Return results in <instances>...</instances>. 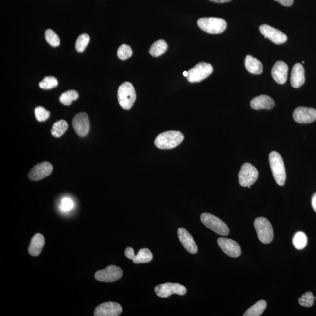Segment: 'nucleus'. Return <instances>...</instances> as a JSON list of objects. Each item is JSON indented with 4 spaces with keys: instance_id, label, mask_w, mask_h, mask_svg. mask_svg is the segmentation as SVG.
Returning <instances> with one entry per match:
<instances>
[{
    "instance_id": "obj_3",
    "label": "nucleus",
    "mask_w": 316,
    "mask_h": 316,
    "mask_svg": "<svg viewBox=\"0 0 316 316\" xmlns=\"http://www.w3.org/2000/svg\"><path fill=\"white\" fill-rule=\"evenodd\" d=\"M119 105L124 110H130L136 99V91L130 82H126L120 86L118 90Z\"/></svg>"
},
{
    "instance_id": "obj_13",
    "label": "nucleus",
    "mask_w": 316,
    "mask_h": 316,
    "mask_svg": "<svg viewBox=\"0 0 316 316\" xmlns=\"http://www.w3.org/2000/svg\"><path fill=\"white\" fill-rule=\"evenodd\" d=\"M53 171V166L50 162H42L32 168L28 176L32 181H38L48 176Z\"/></svg>"
},
{
    "instance_id": "obj_14",
    "label": "nucleus",
    "mask_w": 316,
    "mask_h": 316,
    "mask_svg": "<svg viewBox=\"0 0 316 316\" xmlns=\"http://www.w3.org/2000/svg\"><path fill=\"white\" fill-rule=\"evenodd\" d=\"M217 242L220 248L228 256L236 258L241 255L240 246L236 241L229 239V238H219Z\"/></svg>"
},
{
    "instance_id": "obj_11",
    "label": "nucleus",
    "mask_w": 316,
    "mask_h": 316,
    "mask_svg": "<svg viewBox=\"0 0 316 316\" xmlns=\"http://www.w3.org/2000/svg\"><path fill=\"white\" fill-rule=\"evenodd\" d=\"M261 33L266 38H268L277 45L282 44L286 42L288 38L285 34L271 26L266 24L261 25L259 28Z\"/></svg>"
},
{
    "instance_id": "obj_17",
    "label": "nucleus",
    "mask_w": 316,
    "mask_h": 316,
    "mask_svg": "<svg viewBox=\"0 0 316 316\" xmlns=\"http://www.w3.org/2000/svg\"><path fill=\"white\" fill-rule=\"evenodd\" d=\"M125 255L126 257L133 261L136 264L145 263L150 262L153 258L152 252L148 248H142L140 249L137 255L134 254L133 248L128 247L125 251Z\"/></svg>"
},
{
    "instance_id": "obj_7",
    "label": "nucleus",
    "mask_w": 316,
    "mask_h": 316,
    "mask_svg": "<svg viewBox=\"0 0 316 316\" xmlns=\"http://www.w3.org/2000/svg\"><path fill=\"white\" fill-rule=\"evenodd\" d=\"M213 71V68L209 63L200 62L188 71L187 80L191 83L200 82L211 75Z\"/></svg>"
},
{
    "instance_id": "obj_24",
    "label": "nucleus",
    "mask_w": 316,
    "mask_h": 316,
    "mask_svg": "<svg viewBox=\"0 0 316 316\" xmlns=\"http://www.w3.org/2000/svg\"><path fill=\"white\" fill-rule=\"evenodd\" d=\"M168 45L164 40H158L152 45L149 53L151 55L157 57L161 56L167 50Z\"/></svg>"
},
{
    "instance_id": "obj_19",
    "label": "nucleus",
    "mask_w": 316,
    "mask_h": 316,
    "mask_svg": "<svg viewBox=\"0 0 316 316\" xmlns=\"http://www.w3.org/2000/svg\"><path fill=\"white\" fill-rule=\"evenodd\" d=\"M177 234L181 243L187 251L192 254H196L198 251L197 244L189 232L185 228H180L178 229Z\"/></svg>"
},
{
    "instance_id": "obj_6",
    "label": "nucleus",
    "mask_w": 316,
    "mask_h": 316,
    "mask_svg": "<svg viewBox=\"0 0 316 316\" xmlns=\"http://www.w3.org/2000/svg\"><path fill=\"white\" fill-rule=\"evenodd\" d=\"M201 221L207 228L213 231L218 234L226 236L229 232V229L220 218L209 213H203L201 215Z\"/></svg>"
},
{
    "instance_id": "obj_35",
    "label": "nucleus",
    "mask_w": 316,
    "mask_h": 316,
    "mask_svg": "<svg viewBox=\"0 0 316 316\" xmlns=\"http://www.w3.org/2000/svg\"><path fill=\"white\" fill-rule=\"evenodd\" d=\"M74 204L72 199L70 197H64L62 199L60 205V210L63 212L70 211L74 208Z\"/></svg>"
},
{
    "instance_id": "obj_1",
    "label": "nucleus",
    "mask_w": 316,
    "mask_h": 316,
    "mask_svg": "<svg viewBox=\"0 0 316 316\" xmlns=\"http://www.w3.org/2000/svg\"><path fill=\"white\" fill-rule=\"evenodd\" d=\"M183 134L180 131H169L160 134L155 140V145L161 149H170L176 147L182 142Z\"/></svg>"
},
{
    "instance_id": "obj_32",
    "label": "nucleus",
    "mask_w": 316,
    "mask_h": 316,
    "mask_svg": "<svg viewBox=\"0 0 316 316\" xmlns=\"http://www.w3.org/2000/svg\"><path fill=\"white\" fill-rule=\"evenodd\" d=\"M39 87L45 90L56 88L58 85V81L54 77H45L44 80L39 83Z\"/></svg>"
},
{
    "instance_id": "obj_28",
    "label": "nucleus",
    "mask_w": 316,
    "mask_h": 316,
    "mask_svg": "<svg viewBox=\"0 0 316 316\" xmlns=\"http://www.w3.org/2000/svg\"><path fill=\"white\" fill-rule=\"evenodd\" d=\"M293 244L296 249L301 250L305 248L307 243V238L303 232H298L294 235L292 240Z\"/></svg>"
},
{
    "instance_id": "obj_22",
    "label": "nucleus",
    "mask_w": 316,
    "mask_h": 316,
    "mask_svg": "<svg viewBox=\"0 0 316 316\" xmlns=\"http://www.w3.org/2000/svg\"><path fill=\"white\" fill-rule=\"evenodd\" d=\"M45 238L41 234H36L32 238L28 252L33 257H37L41 252L45 245Z\"/></svg>"
},
{
    "instance_id": "obj_37",
    "label": "nucleus",
    "mask_w": 316,
    "mask_h": 316,
    "mask_svg": "<svg viewBox=\"0 0 316 316\" xmlns=\"http://www.w3.org/2000/svg\"><path fill=\"white\" fill-rule=\"evenodd\" d=\"M312 205L313 210L316 212V193L313 195L312 199Z\"/></svg>"
},
{
    "instance_id": "obj_4",
    "label": "nucleus",
    "mask_w": 316,
    "mask_h": 316,
    "mask_svg": "<svg viewBox=\"0 0 316 316\" xmlns=\"http://www.w3.org/2000/svg\"><path fill=\"white\" fill-rule=\"evenodd\" d=\"M200 28L209 34H220L225 31L227 24L225 20L216 17H205L198 20Z\"/></svg>"
},
{
    "instance_id": "obj_25",
    "label": "nucleus",
    "mask_w": 316,
    "mask_h": 316,
    "mask_svg": "<svg viewBox=\"0 0 316 316\" xmlns=\"http://www.w3.org/2000/svg\"><path fill=\"white\" fill-rule=\"evenodd\" d=\"M267 303L265 300H261L250 307L244 313V316H259L266 309Z\"/></svg>"
},
{
    "instance_id": "obj_38",
    "label": "nucleus",
    "mask_w": 316,
    "mask_h": 316,
    "mask_svg": "<svg viewBox=\"0 0 316 316\" xmlns=\"http://www.w3.org/2000/svg\"><path fill=\"white\" fill-rule=\"evenodd\" d=\"M209 1L215 2V3H225V2L231 1L232 0H209Z\"/></svg>"
},
{
    "instance_id": "obj_29",
    "label": "nucleus",
    "mask_w": 316,
    "mask_h": 316,
    "mask_svg": "<svg viewBox=\"0 0 316 316\" xmlns=\"http://www.w3.org/2000/svg\"><path fill=\"white\" fill-rule=\"evenodd\" d=\"M45 36L46 41L52 47H56L60 45V39L58 35H57L55 32L51 29H48L45 31Z\"/></svg>"
},
{
    "instance_id": "obj_36",
    "label": "nucleus",
    "mask_w": 316,
    "mask_h": 316,
    "mask_svg": "<svg viewBox=\"0 0 316 316\" xmlns=\"http://www.w3.org/2000/svg\"><path fill=\"white\" fill-rule=\"evenodd\" d=\"M275 1L286 7L291 6L294 2V0H275Z\"/></svg>"
},
{
    "instance_id": "obj_21",
    "label": "nucleus",
    "mask_w": 316,
    "mask_h": 316,
    "mask_svg": "<svg viewBox=\"0 0 316 316\" xmlns=\"http://www.w3.org/2000/svg\"><path fill=\"white\" fill-rule=\"evenodd\" d=\"M305 82L304 69L301 63H297L292 68L291 83L293 88H298Z\"/></svg>"
},
{
    "instance_id": "obj_2",
    "label": "nucleus",
    "mask_w": 316,
    "mask_h": 316,
    "mask_svg": "<svg viewBox=\"0 0 316 316\" xmlns=\"http://www.w3.org/2000/svg\"><path fill=\"white\" fill-rule=\"evenodd\" d=\"M269 160L276 182L279 186H283L285 183L286 175L282 158L277 152L273 151L269 154Z\"/></svg>"
},
{
    "instance_id": "obj_30",
    "label": "nucleus",
    "mask_w": 316,
    "mask_h": 316,
    "mask_svg": "<svg viewBox=\"0 0 316 316\" xmlns=\"http://www.w3.org/2000/svg\"><path fill=\"white\" fill-rule=\"evenodd\" d=\"M90 36L87 34H82L77 38L75 47L76 50L79 53H82L85 48L87 47L89 42H90Z\"/></svg>"
},
{
    "instance_id": "obj_18",
    "label": "nucleus",
    "mask_w": 316,
    "mask_h": 316,
    "mask_svg": "<svg viewBox=\"0 0 316 316\" xmlns=\"http://www.w3.org/2000/svg\"><path fill=\"white\" fill-rule=\"evenodd\" d=\"M272 76L278 84L283 85L288 79V66L283 61H278L275 63L272 70Z\"/></svg>"
},
{
    "instance_id": "obj_40",
    "label": "nucleus",
    "mask_w": 316,
    "mask_h": 316,
    "mask_svg": "<svg viewBox=\"0 0 316 316\" xmlns=\"http://www.w3.org/2000/svg\"><path fill=\"white\" fill-rule=\"evenodd\" d=\"M315 298H316V297H315Z\"/></svg>"
},
{
    "instance_id": "obj_27",
    "label": "nucleus",
    "mask_w": 316,
    "mask_h": 316,
    "mask_svg": "<svg viewBox=\"0 0 316 316\" xmlns=\"http://www.w3.org/2000/svg\"><path fill=\"white\" fill-rule=\"evenodd\" d=\"M79 98V94L75 90H71L60 95L59 101L65 105H70L74 100Z\"/></svg>"
},
{
    "instance_id": "obj_16",
    "label": "nucleus",
    "mask_w": 316,
    "mask_h": 316,
    "mask_svg": "<svg viewBox=\"0 0 316 316\" xmlns=\"http://www.w3.org/2000/svg\"><path fill=\"white\" fill-rule=\"evenodd\" d=\"M120 304L115 302H106L100 304L94 310L95 316H117L122 312Z\"/></svg>"
},
{
    "instance_id": "obj_23",
    "label": "nucleus",
    "mask_w": 316,
    "mask_h": 316,
    "mask_svg": "<svg viewBox=\"0 0 316 316\" xmlns=\"http://www.w3.org/2000/svg\"><path fill=\"white\" fill-rule=\"evenodd\" d=\"M244 65L249 73L254 74H260L263 73L262 63L251 55L246 57L244 60Z\"/></svg>"
},
{
    "instance_id": "obj_8",
    "label": "nucleus",
    "mask_w": 316,
    "mask_h": 316,
    "mask_svg": "<svg viewBox=\"0 0 316 316\" xmlns=\"http://www.w3.org/2000/svg\"><path fill=\"white\" fill-rule=\"evenodd\" d=\"M258 177V172L254 166L249 163H246L241 166L238 174V179L241 186L251 188V186L256 182Z\"/></svg>"
},
{
    "instance_id": "obj_34",
    "label": "nucleus",
    "mask_w": 316,
    "mask_h": 316,
    "mask_svg": "<svg viewBox=\"0 0 316 316\" xmlns=\"http://www.w3.org/2000/svg\"><path fill=\"white\" fill-rule=\"evenodd\" d=\"M35 115L38 122H45L50 116V111L42 107H38L35 109Z\"/></svg>"
},
{
    "instance_id": "obj_39",
    "label": "nucleus",
    "mask_w": 316,
    "mask_h": 316,
    "mask_svg": "<svg viewBox=\"0 0 316 316\" xmlns=\"http://www.w3.org/2000/svg\"><path fill=\"white\" fill-rule=\"evenodd\" d=\"M183 76L185 77H187L188 76V71H184L183 72Z\"/></svg>"
},
{
    "instance_id": "obj_9",
    "label": "nucleus",
    "mask_w": 316,
    "mask_h": 316,
    "mask_svg": "<svg viewBox=\"0 0 316 316\" xmlns=\"http://www.w3.org/2000/svg\"><path fill=\"white\" fill-rule=\"evenodd\" d=\"M123 272L119 267L111 265L105 269L96 272L94 275L96 280L102 282H113L122 277Z\"/></svg>"
},
{
    "instance_id": "obj_10",
    "label": "nucleus",
    "mask_w": 316,
    "mask_h": 316,
    "mask_svg": "<svg viewBox=\"0 0 316 316\" xmlns=\"http://www.w3.org/2000/svg\"><path fill=\"white\" fill-rule=\"evenodd\" d=\"M154 290L158 297L163 298H168L172 294L185 295L187 292L186 288L182 284L172 283L159 284Z\"/></svg>"
},
{
    "instance_id": "obj_5",
    "label": "nucleus",
    "mask_w": 316,
    "mask_h": 316,
    "mask_svg": "<svg viewBox=\"0 0 316 316\" xmlns=\"http://www.w3.org/2000/svg\"><path fill=\"white\" fill-rule=\"evenodd\" d=\"M254 227L258 237L263 244L272 242L274 238V231L269 221L264 217H258L254 221Z\"/></svg>"
},
{
    "instance_id": "obj_15",
    "label": "nucleus",
    "mask_w": 316,
    "mask_h": 316,
    "mask_svg": "<svg viewBox=\"0 0 316 316\" xmlns=\"http://www.w3.org/2000/svg\"><path fill=\"white\" fill-rule=\"evenodd\" d=\"M293 117L298 123H311L316 120V110L312 108L298 107L294 110Z\"/></svg>"
},
{
    "instance_id": "obj_33",
    "label": "nucleus",
    "mask_w": 316,
    "mask_h": 316,
    "mask_svg": "<svg viewBox=\"0 0 316 316\" xmlns=\"http://www.w3.org/2000/svg\"><path fill=\"white\" fill-rule=\"evenodd\" d=\"M315 298L311 292H307L302 295L300 298H298V303L301 306L310 307L313 306L314 303Z\"/></svg>"
},
{
    "instance_id": "obj_31",
    "label": "nucleus",
    "mask_w": 316,
    "mask_h": 316,
    "mask_svg": "<svg viewBox=\"0 0 316 316\" xmlns=\"http://www.w3.org/2000/svg\"><path fill=\"white\" fill-rule=\"evenodd\" d=\"M117 56L121 60H126L133 55V50L130 46L123 44L118 49Z\"/></svg>"
},
{
    "instance_id": "obj_26",
    "label": "nucleus",
    "mask_w": 316,
    "mask_h": 316,
    "mask_svg": "<svg viewBox=\"0 0 316 316\" xmlns=\"http://www.w3.org/2000/svg\"><path fill=\"white\" fill-rule=\"evenodd\" d=\"M68 128V124L67 121L60 120L54 123L51 128V133L54 137H60L64 134Z\"/></svg>"
},
{
    "instance_id": "obj_12",
    "label": "nucleus",
    "mask_w": 316,
    "mask_h": 316,
    "mask_svg": "<svg viewBox=\"0 0 316 316\" xmlns=\"http://www.w3.org/2000/svg\"><path fill=\"white\" fill-rule=\"evenodd\" d=\"M72 125L76 133L80 137L87 136L90 128V120L86 113H80L74 117Z\"/></svg>"
},
{
    "instance_id": "obj_20",
    "label": "nucleus",
    "mask_w": 316,
    "mask_h": 316,
    "mask_svg": "<svg viewBox=\"0 0 316 316\" xmlns=\"http://www.w3.org/2000/svg\"><path fill=\"white\" fill-rule=\"evenodd\" d=\"M275 105L274 100L266 95H260L255 97L251 102V108L256 110L262 109L271 110L274 107Z\"/></svg>"
}]
</instances>
